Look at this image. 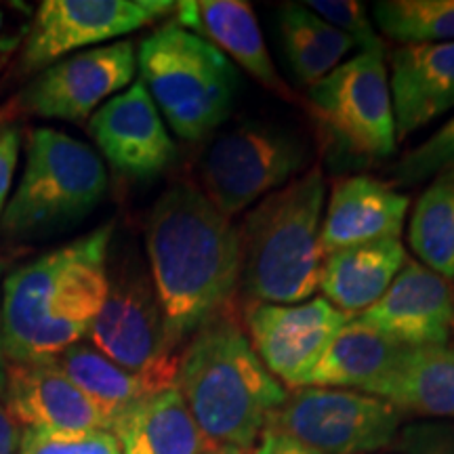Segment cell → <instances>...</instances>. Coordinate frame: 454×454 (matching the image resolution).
I'll list each match as a JSON object with an SVG mask.
<instances>
[{
	"label": "cell",
	"mask_w": 454,
	"mask_h": 454,
	"mask_svg": "<svg viewBox=\"0 0 454 454\" xmlns=\"http://www.w3.org/2000/svg\"><path fill=\"white\" fill-rule=\"evenodd\" d=\"M204 454H253L251 448H236V446H217L208 448Z\"/></svg>",
	"instance_id": "cell-36"
},
{
	"label": "cell",
	"mask_w": 454,
	"mask_h": 454,
	"mask_svg": "<svg viewBox=\"0 0 454 454\" xmlns=\"http://www.w3.org/2000/svg\"><path fill=\"white\" fill-rule=\"evenodd\" d=\"M397 141L454 107V43L400 44L389 59Z\"/></svg>",
	"instance_id": "cell-18"
},
{
	"label": "cell",
	"mask_w": 454,
	"mask_h": 454,
	"mask_svg": "<svg viewBox=\"0 0 454 454\" xmlns=\"http://www.w3.org/2000/svg\"><path fill=\"white\" fill-rule=\"evenodd\" d=\"M278 30L288 67L308 89L331 74L354 49L343 32L311 13L305 4H282L278 9Z\"/></svg>",
	"instance_id": "cell-24"
},
{
	"label": "cell",
	"mask_w": 454,
	"mask_h": 454,
	"mask_svg": "<svg viewBox=\"0 0 454 454\" xmlns=\"http://www.w3.org/2000/svg\"><path fill=\"white\" fill-rule=\"evenodd\" d=\"M379 30L402 44L454 43V0H381L372 9Z\"/></svg>",
	"instance_id": "cell-27"
},
{
	"label": "cell",
	"mask_w": 454,
	"mask_h": 454,
	"mask_svg": "<svg viewBox=\"0 0 454 454\" xmlns=\"http://www.w3.org/2000/svg\"><path fill=\"white\" fill-rule=\"evenodd\" d=\"M55 362L70 377V381L110 419L112 425L130 404L160 391L158 385L118 366L99 349L82 340L61 351Z\"/></svg>",
	"instance_id": "cell-25"
},
{
	"label": "cell",
	"mask_w": 454,
	"mask_h": 454,
	"mask_svg": "<svg viewBox=\"0 0 454 454\" xmlns=\"http://www.w3.org/2000/svg\"><path fill=\"white\" fill-rule=\"evenodd\" d=\"M408 244L425 268L454 280V173L431 179L408 223Z\"/></svg>",
	"instance_id": "cell-26"
},
{
	"label": "cell",
	"mask_w": 454,
	"mask_h": 454,
	"mask_svg": "<svg viewBox=\"0 0 454 454\" xmlns=\"http://www.w3.org/2000/svg\"><path fill=\"white\" fill-rule=\"evenodd\" d=\"M406 259V248L400 240L340 248L325 254L320 291L328 303L356 317L383 297Z\"/></svg>",
	"instance_id": "cell-22"
},
{
	"label": "cell",
	"mask_w": 454,
	"mask_h": 454,
	"mask_svg": "<svg viewBox=\"0 0 454 454\" xmlns=\"http://www.w3.org/2000/svg\"><path fill=\"white\" fill-rule=\"evenodd\" d=\"M3 27H4V15L0 13V34H3ZM3 47H9V44H4L3 41H0V49H3Z\"/></svg>",
	"instance_id": "cell-37"
},
{
	"label": "cell",
	"mask_w": 454,
	"mask_h": 454,
	"mask_svg": "<svg viewBox=\"0 0 454 454\" xmlns=\"http://www.w3.org/2000/svg\"><path fill=\"white\" fill-rule=\"evenodd\" d=\"M7 356H4L3 348V303H0V389L4 387V381H7Z\"/></svg>",
	"instance_id": "cell-35"
},
{
	"label": "cell",
	"mask_w": 454,
	"mask_h": 454,
	"mask_svg": "<svg viewBox=\"0 0 454 454\" xmlns=\"http://www.w3.org/2000/svg\"><path fill=\"white\" fill-rule=\"evenodd\" d=\"M89 133L118 173L152 179L175 160L173 139L144 82L137 81L90 116Z\"/></svg>",
	"instance_id": "cell-15"
},
{
	"label": "cell",
	"mask_w": 454,
	"mask_h": 454,
	"mask_svg": "<svg viewBox=\"0 0 454 454\" xmlns=\"http://www.w3.org/2000/svg\"><path fill=\"white\" fill-rule=\"evenodd\" d=\"M137 53L130 41H118L55 61L27 84L21 104L34 116L82 122L133 82Z\"/></svg>",
	"instance_id": "cell-13"
},
{
	"label": "cell",
	"mask_w": 454,
	"mask_h": 454,
	"mask_svg": "<svg viewBox=\"0 0 454 454\" xmlns=\"http://www.w3.org/2000/svg\"><path fill=\"white\" fill-rule=\"evenodd\" d=\"M175 24L219 49L234 66L286 101H297L278 76L257 17L244 0H184L175 3Z\"/></svg>",
	"instance_id": "cell-17"
},
{
	"label": "cell",
	"mask_w": 454,
	"mask_h": 454,
	"mask_svg": "<svg viewBox=\"0 0 454 454\" xmlns=\"http://www.w3.org/2000/svg\"><path fill=\"white\" fill-rule=\"evenodd\" d=\"M408 204L411 200L404 194L374 177L334 181L322 217V253L331 254L379 240H400Z\"/></svg>",
	"instance_id": "cell-19"
},
{
	"label": "cell",
	"mask_w": 454,
	"mask_h": 454,
	"mask_svg": "<svg viewBox=\"0 0 454 454\" xmlns=\"http://www.w3.org/2000/svg\"><path fill=\"white\" fill-rule=\"evenodd\" d=\"M20 454H122L112 431L87 434H43L26 429L20 442Z\"/></svg>",
	"instance_id": "cell-30"
},
{
	"label": "cell",
	"mask_w": 454,
	"mask_h": 454,
	"mask_svg": "<svg viewBox=\"0 0 454 454\" xmlns=\"http://www.w3.org/2000/svg\"><path fill=\"white\" fill-rule=\"evenodd\" d=\"M351 317L325 297L293 305L248 301L244 331L254 354L278 381L284 387L301 389L334 334Z\"/></svg>",
	"instance_id": "cell-11"
},
{
	"label": "cell",
	"mask_w": 454,
	"mask_h": 454,
	"mask_svg": "<svg viewBox=\"0 0 454 454\" xmlns=\"http://www.w3.org/2000/svg\"><path fill=\"white\" fill-rule=\"evenodd\" d=\"M253 454H320L314 448L301 444L291 435L276 429H265L259 438V446Z\"/></svg>",
	"instance_id": "cell-33"
},
{
	"label": "cell",
	"mask_w": 454,
	"mask_h": 454,
	"mask_svg": "<svg viewBox=\"0 0 454 454\" xmlns=\"http://www.w3.org/2000/svg\"><path fill=\"white\" fill-rule=\"evenodd\" d=\"M311 13L328 21V24L343 32L345 36L354 43V47H360L362 53L385 57L383 38L374 30L368 11L362 3L354 0H309L305 3Z\"/></svg>",
	"instance_id": "cell-29"
},
{
	"label": "cell",
	"mask_w": 454,
	"mask_h": 454,
	"mask_svg": "<svg viewBox=\"0 0 454 454\" xmlns=\"http://www.w3.org/2000/svg\"><path fill=\"white\" fill-rule=\"evenodd\" d=\"M112 434L122 454H204L208 450L177 385L130 404L118 414Z\"/></svg>",
	"instance_id": "cell-21"
},
{
	"label": "cell",
	"mask_w": 454,
	"mask_h": 454,
	"mask_svg": "<svg viewBox=\"0 0 454 454\" xmlns=\"http://www.w3.org/2000/svg\"><path fill=\"white\" fill-rule=\"evenodd\" d=\"M107 187L101 158L82 141L36 129L27 141L24 177L3 213V227L32 236L72 223L98 207Z\"/></svg>",
	"instance_id": "cell-6"
},
{
	"label": "cell",
	"mask_w": 454,
	"mask_h": 454,
	"mask_svg": "<svg viewBox=\"0 0 454 454\" xmlns=\"http://www.w3.org/2000/svg\"><path fill=\"white\" fill-rule=\"evenodd\" d=\"M400 446L406 454H454V425H411L402 431Z\"/></svg>",
	"instance_id": "cell-31"
},
{
	"label": "cell",
	"mask_w": 454,
	"mask_h": 454,
	"mask_svg": "<svg viewBox=\"0 0 454 454\" xmlns=\"http://www.w3.org/2000/svg\"><path fill=\"white\" fill-rule=\"evenodd\" d=\"M356 317L400 348L450 345L454 284L419 261L406 259L383 297Z\"/></svg>",
	"instance_id": "cell-14"
},
{
	"label": "cell",
	"mask_w": 454,
	"mask_h": 454,
	"mask_svg": "<svg viewBox=\"0 0 454 454\" xmlns=\"http://www.w3.org/2000/svg\"><path fill=\"white\" fill-rule=\"evenodd\" d=\"M175 13L170 0H44L26 41L24 64L43 67L74 51L121 38Z\"/></svg>",
	"instance_id": "cell-12"
},
{
	"label": "cell",
	"mask_w": 454,
	"mask_h": 454,
	"mask_svg": "<svg viewBox=\"0 0 454 454\" xmlns=\"http://www.w3.org/2000/svg\"><path fill=\"white\" fill-rule=\"evenodd\" d=\"M364 394L381 397L402 414L454 419V348H402L395 364Z\"/></svg>",
	"instance_id": "cell-20"
},
{
	"label": "cell",
	"mask_w": 454,
	"mask_h": 454,
	"mask_svg": "<svg viewBox=\"0 0 454 454\" xmlns=\"http://www.w3.org/2000/svg\"><path fill=\"white\" fill-rule=\"evenodd\" d=\"M442 173H454V118L421 145L408 150L391 168L397 185H417Z\"/></svg>",
	"instance_id": "cell-28"
},
{
	"label": "cell",
	"mask_w": 454,
	"mask_h": 454,
	"mask_svg": "<svg viewBox=\"0 0 454 454\" xmlns=\"http://www.w3.org/2000/svg\"><path fill=\"white\" fill-rule=\"evenodd\" d=\"M150 276L173 351L211 325L231 316L240 291L238 227L196 185L168 187L145 223Z\"/></svg>",
	"instance_id": "cell-1"
},
{
	"label": "cell",
	"mask_w": 454,
	"mask_h": 454,
	"mask_svg": "<svg viewBox=\"0 0 454 454\" xmlns=\"http://www.w3.org/2000/svg\"><path fill=\"white\" fill-rule=\"evenodd\" d=\"M89 337L106 357L160 389L177 383L179 356L168 345L150 271L137 254L107 259V293Z\"/></svg>",
	"instance_id": "cell-7"
},
{
	"label": "cell",
	"mask_w": 454,
	"mask_h": 454,
	"mask_svg": "<svg viewBox=\"0 0 454 454\" xmlns=\"http://www.w3.org/2000/svg\"><path fill=\"white\" fill-rule=\"evenodd\" d=\"M308 162L294 135L263 124L223 130L204 152L198 177L204 198L231 219L293 181Z\"/></svg>",
	"instance_id": "cell-8"
},
{
	"label": "cell",
	"mask_w": 454,
	"mask_h": 454,
	"mask_svg": "<svg viewBox=\"0 0 454 454\" xmlns=\"http://www.w3.org/2000/svg\"><path fill=\"white\" fill-rule=\"evenodd\" d=\"M20 425L0 400V454H17L20 452Z\"/></svg>",
	"instance_id": "cell-34"
},
{
	"label": "cell",
	"mask_w": 454,
	"mask_h": 454,
	"mask_svg": "<svg viewBox=\"0 0 454 454\" xmlns=\"http://www.w3.org/2000/svg\"><path fill=\"white\" fill-rule=\"evenodd\" d=\"M114 225L15 270L3 286V348L11 364L51 360L87 337L107 293Z\"/></svg>",
	"instance_id": "cell-2"
},
{
	"label": "cell",
	"mask_w": 454,
	"mask_h": 454,
	"mask_svg": "<svg viewBox=\"0 0 454 454\" xmlns=\"http://www.w3.org/2000/svg\"><path fill=\"white\" fill-rule=\"evenodd\" d=\"M175 385L208 448H253L288 395L234 316L217 317L187 340Z\"/></svg>",
	"instance_id": "cell-3"
},
{
	"label": "cell",
	"mask_w": 454,
	"mask_h": 454,
	"mask_svg": "<svg viewBox=\"0 0 454 454\" xmlns=\"http://www.w3.org/2000/svg\"><path fill=\"white\" fill-rule=\"evenodd\" d=\"M402 348L357 317L334 334L305 387L364 391L395 364Z\"/></svg>",
	"instance_id": "cell-23"
},
{
	"label": "cell",
	"mask_w": 454,
	"mask_h": 454,
	"mask_svg": "<svg viewBox=\"0 0 454 454\" xmlns=\"http://www.w3.org/2000/svg\"><path fill=\"white\" fill-rule=\"evenodd\" d=\"M326 181L320 167L271 192L238 227L240 288L248 301L293 305L320 288Z\"/></svg>",
	"instance_id": "cell-4"
},
{
	"label": "cell",
	"mask_w": 454,
	"mask_h": 454,
	"mask_svg": "<svg viewBox=\"0 0 454 454\" xmlns=\"http://www.w3.org/2000/svg\"><path fill=\"white\" fill-rule=\"evenodd\" d=\"M314 118L345 152L362 160L395 154L397 135L385 57L357 53L308 89Z\"/></svg>",
	"instance_id": "cell-9"
},
{
	"label": "cell",
	"mask_w": 454,
	"mask_h": 454,
	"mask_svg": "<svg viewBox=\"0 0 454 454\" xmlns=\"http://www.w3.org/2000/svg\"><path fill=\"white\" fill-rule=\"evenodd\" d=\"M400 423L402 412L377 395L301 387L286 395L265 429L291 435L320 454H372L394 444Z\"/></svg>",
	"instance_id": "cell-10"
},
{
	"label": "cell",
	"mask_w": 454,
	"mask_h": 454,
	"mask_svg": "<svg viewBox=\"0 0 454 454\" xmlns=\"http://www.w3.org/2000/svg\"><path fill=\"white\" fill-rule=\"evenodd\" d=\"M20 144V127H15V124H0V213L4 211V202H7L11 185H13Z\"/></svg>",
	"instance_id": "cell-32"
},
{
	"label": "cell",
	"mask_w": 454,
	"mask_h": 454,
	"mask_svg": "<svg viewBox=\"0 0 454 454\" xmlns=\"http://www.w3.org/2000/svg\"><path fill=\"white\" fill-rule=\"evenodd\" d=\"M137 66L147 95L181 139L200 141L230 118L238 67L175 21L141 41Z\"/></svg>",
	"instance_id": "cell-5"
},
{
	"label": "cell",
	"mask_w": 454,
	"mask_h": 454,
	"mask_svg": "<svg viewBox=\"0 0 454 454\" xmlns=\"http://www.w3.org/2000/svg\"><path fill=\"white\" fill-rule=\"evenodd\" d=\"M3 391L11 417L26 429L66 435L112 431L110 419L70 381L55 357L9 364Z\"/></svg>",
	"instance_id": "cell-16"
}]
</instances>
